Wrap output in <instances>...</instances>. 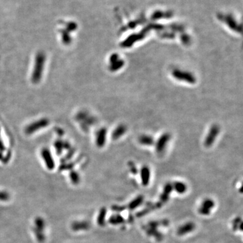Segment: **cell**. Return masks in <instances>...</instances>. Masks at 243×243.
Masks as SVG:
<instances>
[{"instance_id": "13", "label": "cell", "mask_w": 243, "mask_h": 243, "mask_svg": "<svg viewBox=\"0 0 243 243\" xmlns=\"http://www.w3.org/2000/svg\"><path fill=\"white\" fill-rule=\"evenodd\" d=\"M9 199V195L6 193H3V192H0V200L2 201H6Z\"/></svg>"}, {"instance_id": "16", "label": "cell", "mask_w": 243, "mask_h": 243, "mask_svg": "<svg viewBox=\"0 0 243 243\" xmlns=\"http://www.w3.org/2000/svg\"><path fill=\"white\" fill-rule=\"evenodd\" d=\"M238 228H240L241 230H243V222L240 223V225L238 226Z\"/></svg>"}, {"instance_id": "11", "label": "cell", "mask_w": 243, "mask_h": 243, "mask_svg": "<svg viewBox=\"0 0 243 243\" xmlns=\"http://www.w3.org/2000/svg\"><path fill=\"white\" fill-rule=\"evenodd\" d=\"M43 156L45 157V162H46V164L47 166H48V168L50 170L53 169V161H52V157H51L50 154H48V152H44V154H43Z\"/></svg>"}, {"instance_id": "12", "label": "cell", "mask_w": 243, "mask_h": 243, "mask_svg": "<svg viewBox=\"0 0 243 243\" xmlns=\"http://www.w3.org/2000/svg\"><path fill=\"white\" fill-rule=\"evenodd\" d=\"M70 176H71V180L74 185H77V184L80 181L79 176L76 174V172H72V174H70Z\"/></svg>"}, {"instance_id": "17", "label": "cell", "mask_w": 243, "mask_h": 243, "mask_svg": "<svg viewBox=\"0 0 243 243\" xmlns=\"http://www.w3.org/2000/svg\"><path fill=\"white\" fill-rule=\"evenodd\" d=\"M241 193H243V185H242V186L241 188Z\"/></svg>"}, {"instance_id": "7", "label": "cell", "mask_w": 243, "mask_h": 243, "mask_svg": "<svg viewBox=\"0 0 243 243\" xmlns=\"http://www.w3.org/2000/svg\"><path fill=\"white\" fill-rule=\"evenodd\" d=\"M109 222L113 225H117L122 224L124 222V219L120 215H113L109 218Z\"/></svg>"}, {"instance_id": "6", "label": "cell", "mask_w": 243, "mask_h": 243, "mask_svg": "<svg viewBox=\"0 0 243 243\" xmlns=\"http://www.w3.org/2000/svg\"><path fill=\"white\" fill-rule=\"evenodd\" d=\"M173 185V189H174L178 193L183 194L187 190V186L185 183L182 182H175Z\"/></svg>"}, {"instance_id": "8", "label": "cell", "mask_w": 243, "mask_h": 243, "mask_svg": "<svg viewBox=\"0 0 243 243\" xmlns=\"http://www.w3.org/2000/svg\"><path fill=\"white\" fill-rule=\"evenodd\" d=\"M90 224L89 223L86 222H75L72 224V229L74 230H87L89 228Z\"/></svg>"}, {"instance_id": "5", "label": "cell", "mask_w": 243, "mask_h": 243, "mask_svg": "<svg viewBox=\"0 0 243 243\" xmlns=\"http://www.w3.org/2000/svg\"><path fill=\"white\" fill-rule=\"evenodd\" d=\"M150 178V171L148 167H143L141 170V179L142 183L144 186H147L149 182Z\"/></svg>"}, {"instance_id": "2", "label": "cell", "mask_w": 243, "mask_h": 243, "mask_svg": "<svg viewBox=\"0 0 243 243\" xmlns=\"http://www.w3.org/2000/svg\"><path fill=\"white\" fill-rule=\"evenodd\" d=\"M214 202L210 199H205L202 203L201 206L199 209V212L201 215H209L210 213V210L214 207Z\"/></svg>"}, {"instance_id": "3", "label": "cell", "mask_w": 243, "mask_h": 243, "mask_svg": "<svg viewBox=\"0 0 243 243\" xmlns=\"http://www.w3.org/2000/svg\"><path fill=\"white\" fill-rule=\"evenodd\" d=\"M195 229V224L193 222H187L180 227L177 230V234L179 236H183V235L193 232Z\"/></svg>"}, {"instance_id": "9", "label": "cell", "mask_w": 243, "mask_h": 243, "mask_svg": "<svg viewBox=\"0 0 243 243\" xmlns=\"http://www.w3.org/2000/svg\"><path fill=\"white\" fill-rule=\"evenodd\" d=\"M143 200H144V198H143V196H141V195L138 196V197H137L135 199H134L133 201H132L131 202V203L128 205L129 208H130L131 210L137 208V207H138L141 204V203H143Z\"/></svg>"}, {"instance_id": "10", "label": "cell", "mask_w": 243, "mask_h": 243, "mask_svg": "<svg viewBox=\"0 0 243 243\" xmlns=\"http://www.w3.org/2000/svg\"><path fill=\"white\" fill-rule=\"evenodd\" d=\"M105 215H106V209H105V207H103V208L100 210L99 216H98L97 218V223L99 226L105 225Z\"/></svg>"}, {"instance_id": "14", "label": "cell", "mask_w": 243, "mask_h": 243, "mask_svg": "<svg viewBox=\"0 0 243 243\" xmlns=\"http://www.w3.org/2000/svg\"><path fill=\"white\" fill-rule=\"evenodd\" d=\"M36 224H37V228H40L41 230H42L43 228H44V227H43V226H44V222L41 220V219H37V220H36Z\"/></svg>"}, {"instance_id": "4", "label": "cell", "mask_w": 243, "mask_h": 243, "mask_svg": "<svg viewBox=\"0 0 243 243\" xmlns=\"http://www.w3.org/2000/svg\"><path fill=\"white\" fill-rule=\"evenodd\" d=\"M173 190V185L171 183H167V185L164 186L163 193L160 196V202L162 203H166L169 199L170 194Z\"/></svg>"}, {"instance_id": "15", "label": "cell", "mask_w": 243, "mask_h": 243, "mask_svg": "<svg viewBox=\"0 0 243 243\" xmlns=\"http://www.w3.org/2000/svg\"><path fill=\"white\" fill-rule=\"evenodd\" d=\"M112 209L115 210L116 211H122L124 209H125L124 207H120V206H113Z\"/></svg>"}, {"instance_id": "1", "label": "cell", "mask_w": 243, "mask_h": 243, "mask_svg": "<svg viewBox=\"0 0 243 243\" xmlns=\"http://www.w3.org/2000/svg\"><path fill=\"white\" fill-rule=\"evenodd\" d=\"M160 224L167 226L169 224V222L167 220H163L161 222H158V221L151 222L149 223L148 225L145 228V231L147 232V233L149 235V236H154L156 240L158 241H161L163 239V235L157 230V228H158Z\"/></svg>"}]
</instances>
